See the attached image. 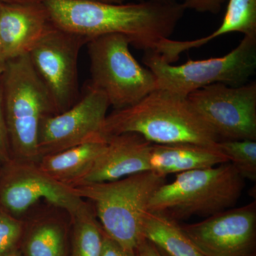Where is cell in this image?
I'll use <instances>...</instances> for the list:
<instances>
[{
  "label": "cell",
  "mask_w": 256,
  "mask_h": 256,
  "mask_svg": "<svg viewBox=\"0 0 256 256\" xmlns=\"http://www.w3.org/2000/svg\"><path fill=\"white\" fill-rule=\"evenodd\" d=\"M56 28L88 38L108 34L127 37L138 50L154 52L170 38L184 14L182 3L144 1L110 4L97 0H43Z\"/></svg>",
  "instance_id": "obj_1"
},
{
  "label": "cell",
  "mask_w": 256,
  "mask_h": 256,
  "mask_svg": "<svg viewBox=\"0 0 256 256\" xmlns=\"http://www.w3.org/2000/svg\"><path fill=\"white\" fill-rule=\"evenodd\" d=\"M127 132L140 134L152 144L216 146L220 142L188 98L160 88L134 105L107 116L101 130L104 138Z\"/></svg>",
  "instance_id": "obj_2"
},
{
  "label": "cell",
  "mask_w": 256,
  "mask_h": 256,
  "mask_svg": "<svg viewBox=\"0 0 256 256\" xmlns=\"http://www.w3.org/2000/svg\"><path fill=\"white\" fill-rule=\"evenodd\" d=\"M166 176L146 171L120 180L74 186L76 194L92 202L104 232L124 248L136 252L143 237V220L152 197Z\"/></svg>",
  "instance_id": "obj_3"
},
{
  "label": "cell",
  "mask_w": 256,
  "mask_h": 256,
  "mask_svg": "<svg viewBox=\"0 0 256 256\" xmlns=\"http://www.w3.org/2000/svg\"><path fill=\"white\" fill-rule=\"evenodd\" d=\"M2 100L10 146L16 160L38 163V131L45 117L56 114L44 84L28 54L6 60Z\"/></svg>",
  "instance_id": "obj_4"
},
{
  "label": "cell",
  "mask_w": 256,
  "mask_h": 256,
  "mask_svg": "<svg viewBox=\"0 0 256 256\" xmlns=\"http://www.w3.org/2000/svg\"><path fill=\"white\" fill-rule=\"evenodd\" d=\"M244 178L230 162L176 174L153 194L148 210L178 220L192 216H210L238 202Z\"/></svg>",
  "instance_id": "obj_5"
},
{
  "label": "cell",
  "mask_w": 256,
  "mask_h": 256,
  "mask_svg": "<svg viewBox=\"0 0 256 256\" xmlns=\"http://www.w3.org/2000/svg\"><path fill=\"white\" fill-rule=\"evenodd\" d=\"M143 62L156 76L158 88L182 97L214 84L238 87L248 82L256 70V36H244L240 44L222 57L188 60L175 66L154 52H144Z\"/></svg>",
  "instance_id": "obj_6"
},
{
  "label": "cell",
  "mask_w": 256,
  "mask_h": 256,
  "mask_svg": "<svg viewBox=\"0 0 256 256\" xmlns=\"http://www.w3.org/2000/svg\"><path fill=\"white\" fill-rule=\"evenodd\" d=\"M86 45L90 84L105 94L114 110L134 105L158 89L156 76L133 56L127 37L104 35L92 38Z\"/></svg>",
  "instance_id": "obj_7"
},
{
  "label": "cell",
  "mask_w": 256,
  "mask_h": 256,
  "mask_svg": "<svg viewBox=\"0 0 256 256\" xmlns=\"http://www.w3.org/2000/svg\"><path fill=\"white\" fill-rule=\"evenodd\" d=\"M88 38L52 26L28 54L50 92L56 114L78 100V60Z\"/></svg>",
  "instance_id": "obj_8"
},
{
  "label": "cell",
  "mask_w": 256,
  "mask_h": 256,
  "mask_svg": "<svg viewBox=\"0 0 256 256\" xmlns=\"http://www.w3.org/2000/svg\"><path fill=\"white\" fill-rule=\"evenodd\" d=\"M188 102L218 138L256 140V84H214L191 92Z\"/></svg>",
  "instance_id": "obj_9"
},
{
  "label": "cell",
  "mask_w": 256,
  "mask_h": 256,
  "mask_svg": "<svg viewBox=\"0 0 256 256\" xmlns=\"http://www.w3.org/2000/svg\"><path fill=\"white\" fill-rule=\"evenodd\" d=\"M109 107L105 94L89 84L82 98L72 107L42 121L38 140L40 158L106 138L101 130Z\"/></svg>",
  "instance_id": "obj_10"
},
{
  "label": "cell",
  "mask_w": 256,
  "mask_h": 256,
  "mask_svg": "<svg viewBox=\"0 0 256 256\" xmlns=\"http://www.w3.org/2000/svg\"><path fill=\"white\" fill-rule=\"evenodd\" d=\"M44 200L67 212L70 218L88 206L73 188L58 182L37 163L15 160L0 186V204L12 215L24 213Z\"/></svg>",
  "instance_id": "obj_11"
},
{
  "label": "cell",
  "mask_w": 256,
  "mask_h": 256,
  "mask_svg": "<svg viewBox=\"0 0 256 256\" xmlns=\"http://www.w3.org/2000/svg\"><path fill=\"white\" fill-rule=\"evenodd\" d=\"M181 228L204 256H254L256 202L222 210Z\"/></svg>",
  "instance_id": "obj_12"
},
{
  "label": "cell",
  "mask_w": 256,
  "mask_h": 256,
  "mask_svg": "<svg viewBox=\"0 0 256 256\" xmlns=\"http://www.w3.org/2000/svg\"><path fill=\"white\" fill-rule=\"evenodd\" d=\"M106 139L105 148L90 170L75 186L114 181L150 171V156L152 143L132 132L116 134Z\"/></svg>",
  "instance_id": "obj_13"
},
{
  "label": "cell",
  "mask_w": 256,
  "mask_h": 256,
  "mask_svg": "<svg viewBox=\"0 0 256 256\" xmlns=\"http://www.w3.org/2000/svg\"><path fill=\"white\" fill-rule=\"evenodd\" d=\"M52 26L43 2H1L0 41L5 62L28 54Z\"/></svg>",
  "instance_id": "obj_14"
},
{
  "label": "cell",
  "mask_w": 256,
  "mask_h": 256,
  "mask_svg": "<svg viewBox=\"0 0 256 256\" xmlns=\"http://www.w3.org/2000/svg\"><path fill=\"white\" fill-rule=\"evenodd\" d=\"M228 6L220 28L208 36L191 41L166 38L160 42L156 52L170 64L176 62L184 52L200 48L217 37L239 32L244 36H256V0H228Z\"/></svg>",
  "instance_id": "obj_15"
},
{
  "label": "cell",
  "mask_w": 256,
  "mask_h": 256,
  "mask_svg": "<svg viewBox=\"0 0 256 256\" xmlns=\"http://www.w3.org/2000/svg\"><path fill=\"white\" fill-rule=\"evenodd\" d=\"M218 146L191 143L152 144L150 156V171L166 176L192 170L204 169L228 162Z\"/></svg>",
  "instance_id": "obj_16"
},
{
  "label": "cell",
  "mask_w": 256,
  "mask_h": 256,
  "mask_svg": "<svg viewBox=\"0 0 256 256\" xmlns=\"http://www.w3.org/2000/svg\"><path fill=\"white\" fill-rule=\"evenodd\" d=\"M106 142V138H100L54 154H47L42 156L37 164L56 181L74 188L92 168Z\"/></svg>",
  "instance_id": "obj_17"
},
{
  "label": "cell",
  "mask_w": 256,
  "mask_h": 256,
  "mask_svg": "<svg viewBox=\"0 0 256 256\" xmlns=\"http://www.w3.org/2000/svg\"><path fill=\"white\" fill-rule=\"evenodd\" d=\"M143 237L162 256H204L184 234L178 220L146 210L143 220Z\"/></svg>",
  "instance_id": "obj_18"
},
{
  "label": "cell",
  "mask_w": 256,
  "mask_h": 256,
  "mask_svg": "<svg viewBox=\"0 0 256 256\" xmlns=\"http://www.w3.org/2000/svg\"><path fill=\"white\" fill-rule=\"evenodd\" d=\"M74 224V256H101L102 228L88 205L72 217Z\"/></svg>",
  "instance_id": "obj_19"
},
{
  "label": "cell",
  "mask_w": 256,
  "mask_h": 256,
  "mask_svg": "<svg viewBox=\"0 0 256 256\" xmlns=\"http://www.w3.org/2000/svg\"><path fill=\"white\" fill-rule=\"evenodd\" d=\"M64 232L54 218L40 220L32 228L26 242V256H64Z\"/></svg>",
  "instance_id": "obj_20"
},
{
  "label": "cell",
  "mask_w": 256,
  "mask_h": 256,
  "mask_svg": "<svg viewBox=\"0 0 256 256\" xmlns=\"http://www.w3.org/2000/svg\"><path fill=\"white\" fill-rule=\"evenodd\" d=\"M217 146L228 158L242 178L256 180V140H239L217 143Z\"/></svg>",
  "instance_id": "obj_21"
},
{
  "label": "cell",
  "mask_w": 256,
  "mask_h": 256,
  "mask_svg": "<svg viewBox=\"0 0 256 256\" xmlns=\"http://www.w3.org/2000/svg\"><path fill=\"white\" fill-rule=\"evenodd\" d=\"M21 222L2 208L0 210V256L10 252L22 234Z\"/></svg>",
  "instance_id": "obj_22"
},
{
  "label": "cell",
  "mask_w": 256,
  "mask_h": 256,
  "mask_svg": "<svg viewBox=\"0 0 256 256\" xmlns=\"http://www.w3.org/2000/svg\"><path fill=\"white\" fill-rule=\"evenodd\" d=\"M227 0H182L186 10H193L198 12L218 14L222 5Z\"/></svg>",
  "instance_id": "obj_23"
},
{
  "label": "cell",
  "mask_w": 256,
  "mask_h": 256,
  "mask_svg": "<svg viewBox=\"0 0 256 256\" xmlns=\"http://www.w3.org/2000/svg\"><path fill=\"white\" fill-rule=\"evenodd\" d=\"M101 256H137L136 252L126 250L114 239L110 238L102 229V248Z\"/></svg>",
  "instance_id": "obj_24"
},
{
  "label": "cell",
  "mask_w": 256,
  "mask_h": 256,
  "mask_svg": "<svg viewBox=\"0 0 256 256\" xmlns=\"http://www.w3.org/2000/svg\"><path fill=\"white\" fill-rule=\"evenodd\" d=\"M10 141L5 122L2 95L0 96V160L10 159Z\"/></svg>",
  "instance_id": "obj_25"
},
{
  "label": "cell",
  "mask_w": 256,
  "mask_h": 256,
  "mask_svg": "<svg viewBox=\"0 0 256 256\" xmlns=\"http://www.w3.org/2000/svg\"><path fill=\"white\" fill-rule=\"evenodd\" d=\"M136 252L137 256H162L156 248L146 238L140 242Z\"/></svg>",
  "instance_id": "obj_26"
},
{
  "label": "cell",
  "mask_w": 256,
  "mask_h": 256,
  "mask_svg": "<svg viewBox=\"0 0 256 256\" xmlns=\"http://www.w3.org/2000/svg\"><path fill=\"white\" fill-rule=\"evenodd\" d=\"M43 0H0L2 3H10V4H14V3H34L41 2Z\"/></svg>",
  "instance_id": "obj_27"
},
{
  "label": "cell",
  "mask_w": 256,
  "mask_h": 256,
  "mask_svg": "<svg viewBox=\"0 0 256 256\" xmlns=\"http://www.w3.org/2000/svg\"><path fill=\"white\" fill-rule=\"evenodd\" d=\"M1 4V2H0ZM6 62H5L4 56H3L2 48L1 41H0V70H2Z\"/></svg>",
  "instance_id": "obj_28"
},
{
  "label": "cell",
  "mask_w": 256,
  "mask_h": 256,
  "mask_svg": "<svg viewBox=\"0 0 256 256\" xmlns=\"http://www.w3.org/2000/svg\"><path fill=\"white\" fill-rule=\"evenodd\" d=\"M144 1L153 2L161 3V4H173L176 2V0H144Z\"/></svg>",
  "instance_id": "obj_29"
},
{
  "label": "cell",
  "mask_w": 256,
  "mask_h": 256,
  "mask_svg": "<svg viewBox=\"0 0 256 256\" xmlns=\"http://www.w3.org/2000/svg\"><path fill=\"white\" fill-rule=\"evenodd\" d=\"M102 2L110 3V4H122L126 0H97Z\"/></svg>",
  "instance_id": "obj_30"
},
{
  "label": "cell",
  "mask_w": 256,
  "mask_h": 256,
  "mask_svg": "<svg viewBox=\"0 0 256 256\" xmlns=\"http://www.w3.org/2000/svg\"><path fill=\"white\" fill-rule=\"evenodd\" d=\"M2 256H20L16 252H8V254H4V255Z\"/></svg>",
  "instance_id": "obj_31"
}]
</instances>
